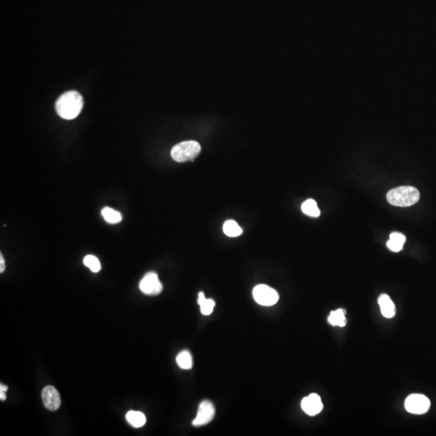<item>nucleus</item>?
<instances>
[{
	"label": "nucleus",
	"mask_w": 436,
	"mask_h": 436,
	"mask_svg": "<svg viewBox=\"0 0 436 436\" xmlns=\"http://www.w3.org/2000/svg\"><path fill=\"white\" fill-rule=\"evenodd\" d=\"M84 100L79 92L75 91L62 94L56 102V110L61 117L66 120H73L81 112Z\"/></svg>",
	"instance_id": "obj_1"
},
{
	"label": "nucleus",
	"mask_w": 436,
	"mask_h": 436,
	"mask_svg": "<svg viewBox=\"0 0 436 436\" xmlns=\"http://www.w3.org/2000/svg\"><path fill=\"white\" fill-rule=\"evenodd\" d=\"M386 197L392 206L410 207L419 201L420 193L417 188L414 187L402 186L389 191Z\"/></svg>",
	"instance_id": "obj_2"
},
{
	"label": "nucleus",
	"mask_w": 436,
	"mask_h": 436,
	"mask_svg": "<svg viewBox=\"0 0 436 436\" xmlns=\"http://www.w3.org/2000/svg\"><path fill=\"white\" fill-rule=\"evenodd\" d=\"M201 150V145L197 141H183L172 148L171 155L176 162L185 163L188 161H193L197 158Z\"/></svg>",
	"instance_id": "obj_3"
},
{
	"label": "nucleus",
	"mask_w": 436,
	"mask_h": 436,
	"mask_svg": "<svg viewBox=\"0 0 436 436\" xmlns=\"http://www.w3.org/2000/svg\"><path fill=\"white\" fill-rule=\"evenodd\" d=\"M430 407V400L423 394H411L405 402L406 411L414 415H424L429 411Z\"/></svg>",
	"instance_id": "obj_4"
},
{
	"label": "nucleus",
	"mask_w": 436,
	"mask_h": 436,
	"mask_svg": "<svg viewBox=\"0 0 436 436\" xmlns=\"http://www.w3.org/2000/svg\"><path fill=\"white\" fill-rule=\"evenodd\" d=\"M253 297L257 303L263 306H274L279 301L277 292L265 285H257L253 290Z\"/></svg>",
	"instance_id": "obj_5"
},
{
	"label": "nucleus",
	"mask_w": 436,
	"mask_h": 436,
	"mask_svg": "<svg viewBox=\"0 0 436 436\" xmlns=\"http://www.w3.org/2000/svg\"><path fill=\"white\" fill-rule=\"evenodd\" d=\"M139 289L144 294L156 296L162 293L163 285L158 280V275L155 272H148L141 280Z\"/></svg>",
	"instance_id": "obj_6"
},
{
	"label": "nucleus",
	"mask_w": 436,
	"mask_h": 436,
	"mask_svg": "<svg viewBox=\"0 0 436 436\" xmlns=\"http://www.w3.org/2000/svg\"><path fill=\"white\" fill-rule=\"evenodd\" d=\"M215 416V408L212 402L209 401H203L200 404L197 417L193 420V425L194 427H201L206 425L212 422Z\"/></svg>",
	"instance_id": "obj_7"
},
{
	"label": "nucleus",
	"mask_w": 436,
	"mask_h": 436,
	"mask_svg": "<svg viewBox=\"0 0 436 436\" xmlns=\"http://www.w3.org/2000/svg\"><path fill=\"white\" fill-rule=\"evenodd\" d=\"M41 398L45 408L50 411H56L61 406V397L58 390L52 386L48 385L43 389L41 392Z\"/></svg>",
	"instance_id": "obj_8"
},
{
	"label": "nucleus",
	"mask_w": 436,
	"mask_h": 436,
	"mask_svg": "<svg viewBox=\"0 0 436 436\" xmlns=\"http://www.w3.org/2000/svg\"><path fill=\"white\" fill-rule=\"evenodd\" d=\"M302 409L310 416L319 415L323 409L321 398L316 394H310L304 398L302 401Z\"/></svg>",
	"instance_id": "obj_9"
},
{
	"label": "nucleus",
	"mask_w": 436,
	"mask_h": 436,
	"mask_svg": "<svg viewBox=\"0 0 436 436\" xmlns=\"http://www.w3.org/2000/svg\"><path fill=\"white\" fill-rule=\"evenodd\" d=\"M381 314L386 319H392L396 315V307L391 298L387 294H381L378 298Z\"/></svg>",
	"instance_id": "obj_10"
},
{
	"label": "nucleus",
	"mask_w": 436,
	"mask_h": 436,
	"mask_svg": "<svg viewBox=\"0 0 436 436\" xmlns=\"http://www.w3.org/2000/svg\"><path fill=\"white\" fill-rule=\"evenodd\" d=\"M406 241V237L402 233L394 232L389 236V240L386 245L393 252H399L403 248Z\"/></svg>",
	"instance_id": "obj_11"
},
{
	"label": "nucleus",
	"mask_w": 436,
	"mask_h": 436,
	"mask_svg": "<svg viewBox=\"0 0 436 436\" xmlns=\"http://www.w3.org/2000/svg\"><path fill=\"white\" fill-rule=\"evenodd\" d=\"M126 420L136 428L143 427L146 423V419L143 413L139 411H128L126 414Z\"/></svg>",
	"instance_id": "obj_12"
},
{
	"label": "nucleus",
	"mask_w": 436,
	"mask_h": 436,
	"mask_svg": "<svg viewBox=\"0 0 436 436\" xmlns=\"http://www.w3.org/2000/svg\"><path fill=\"white\" fill-rule=\"evenodd\" d=\"M198 304L201 306V314L204 315H210L215 307V302L212 299H206L203 293H200L198 296Z\"/></svg>",
	"instance_id": "obj_13"
},
{
	"label": "nucleus",
	"mask_w": 436,
	"mask_h": 436,
	"mask_svg": "<svg viewBox=\"0 0 436 436\" xmlns=\"http://www.w3.org/2000/svg\"><path fill=\"white\" fill-rule=\"evenodd\" d=\"M101 214L104 219L109 224H117L122 220V215L120 213L111 208H104L101 211Z\"/></svg>",
	"instance_id": "obj_14"
},
{
	"label": "nucleus",
	"mask_w": 436,
	"mask_h": 436,
	"mask_svg": "<svg viewBox=\"0 0 436 436\" xmlns=\"http://www.w3.org/2000/svg\"><path fill=\"white\" fill-rule=\"evenodd\" d=\"M223 231L228 237H235L242 233V229L234 220H226L223 224Z\"/></svg>",
	"instance_id": "obj_15"
},
{
	"label": "nucleus",
	"mask_w": 436,
	"mask_h": 436,
	"mask_svg": "<svg viewBox=\"0 0 436 436\" xmlns=\"http://www.w3.org/2000/svg\"><path fill=\"white\" fill-rule=\"evenodd\" d=\"M328 321L333 327H343L346 325L345 312L342 309L332 311L328 318Z\"/></svg>",
	"instance_id": "obj_16"
},
{
	"label": "nucleus",
	"mask_w": 436,
	"mask_h": 436,
	"mask_svg": "<svg viewBox=\"0 0 436 436\" xmlns=\"http://www.w3.org/2000/svg\"><path fill=\"white\" fill-rule=\"evenodd\" d=\"M302 212L313 218H318L320 216V210H319L316 201L315 200H306L302 206Z\"/></svg>",
	"instance_id": "obj_17"
},
{
	"label": "nucleus",
	"mask_w": 436,
	"mask_h": 436,
	"mask_svg": "<svg viewBox=\"0 0 436 436\" xmlns=\"http://www.w3.org/2000/svg\"><path fill=\"white\" fill-rule=\"evenodd\" d=\"M176 362L178 365L180 366L182 369H191L193 368V356L188 351H183L177 355Z\"/></svg>",
	"instance_id": "obj_18"
},
{
	"label": "nucleus",
	"mask_w": 436,
	"mask_h": 436,
	"mask_svg": "<svg viewBox=\"0 0 436 436\" xmlns=\"http://www.w3.org/2000/svg\"><path fill=\"white\" fill-rule=\"evenodd\" d=\"M84 263L86 267L90 268L91 271H92V272L97 273V272H99L101 271V262H100V260L97 259V257L94 256V255H91V254L87 255V256L84 258Z\"/></svg>",
	"instance_id": "obj_19"
},
{
	"label": "nucleus",
	"mask_w": 436,
	"mask_h": 436,
	"mask_svg": "<svg viewBox=\"0 0 436 436\" xmlns=\"http://www.w3.org/2000/svg\"><path fill=\"white\" fill-rule=\"evenodd\" d=\"M5 270V261L2 254H0V273H2Z\"/></svg>",
	"instance_id": "obj_20"
},
{
	"label": "nucleus",
	"mask_w": 436,
	"mask_h": 436,
	"mask_svg": "<svg viewBox=\"0 0 436 436\" xmlns=\"http://www.w3.org/2000/svg\"><path fill=\"white\" fill-rule=\"evenodd\" d=\"M5 393H6V392L1 391V390H0V399H1V401H5V400H6V396Z\"/></svg>",
	"instance_id": "obj_21"
},
{
	"label": "nucleus",
	"mask_w": 436,
	"mask_h": 436,
	"mask_svg": "<svg viewBox=\"0 0 436 436\" xmlns=\"http://www.w3.org/2000/svg\"><path fill=\"white\" fill-rule=\"evenodd\" d=\"M0 390H1V391L6 392V390H7V387H6V385L1 384V385H0Z\"/></svg>",
	"instance_id": "obj_22"
}]
</instances>
